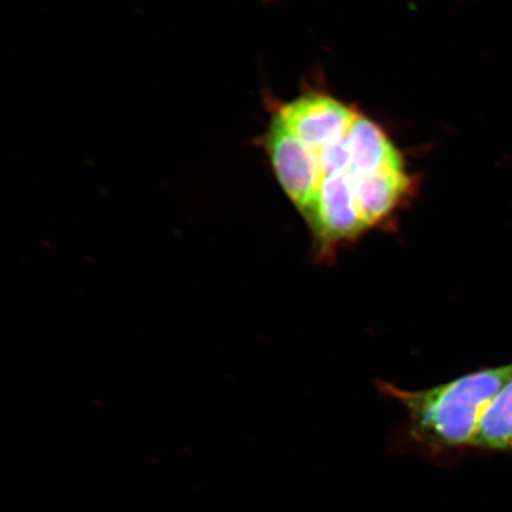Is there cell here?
Returning a JSON list of instances; mask_svg holds the SVG:
<instances>
[{"instance_id": "6da1fadb", "label": "cell", "mask_w": 512, "mask_h": 512, "mask_svg": "<svg viewBox=\"0 0 512 512\" xmlns=\"http://www.w3.org/2000/svg\"><path fill=\"white\" fill-rule=\"evenodd\" d=\"M259 145L304 217L319 201H345L361 210L370 227L398 207L411 184L387 133L328 94L275 105Z\"/></svg>"}, {"instance_id": "7a4b0ae2", "label": "cell", "mask_w": 512, "mask_h": 512, "mask_svg": "<svg viewBox=\"0 0 512 512\" xmlns=\"http://www.w3.org/2000/svg\"><path fill=\"white\" fill-rule=\"evenodd\" d=\"M512 377V363L484 369L421 392L386 384V392L406 407L414 437L431 447L473 446L480 421Z\"/></svg>"}, {"instance_id": "3957f363", "label": "cell", "mask_w": 512, "mask_h": 512, "mask_svg": "<svg viewBox=\"0 0 512 512\" xmlns=\"http://www.w3.org/2000/svg\"><path fill=\"white\" fill-rule=\"evenodd\" d=\"M473 446L512 452V377L486 409Z\"/></svg>"}]
</instances>
